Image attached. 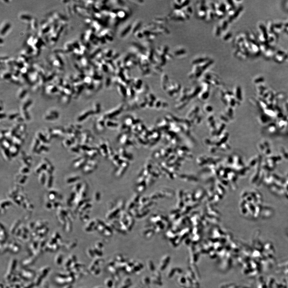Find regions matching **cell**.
<instances>
[{"mask_svg": "<svg viewBox=\"0 0 288 288\" xmlns=\"http://www.w3.org/2000/svg\"><path fill=\"white\" fill-rule=\"evenodd\" d=\"M59 114L58 112L55 109L48 110L44 115V119L47 121H54L58 119Z\"/></svg>", "mask_w": 288, "mask_h": 288, "instance_id": "6da1fadb", "label": "cell"}, {"mask_svg": "<svg viewBox=\"0 0 288 288\" xmlns=\"http://www.w3.org/2000/svg\"><path fill=\"white\" fill-rule=\"evenodd\" d=\"M66 134L65 130L64 128L60 127H57L52 129V135L53 138H58L62 137Z\"/></svg>", "mask_w": 288, "mask_h": 288, "instance_id": "7a4b0ae2", "label": "cell"}, {"mask_svg": "<svg viewBox=\"0 0 288 288\" xmlns=\"http://www.w3.org/2000/svg\"><path fill=\"white\" fill-rule=\"evenodd\" d=\"M47 144H48L43 143L41 142L39 146L38 147V148L37 149L35 152L37 153L38 154H41V153H43V152H48L49 150V148L46 145Z\"/></svg>", "mask_w": 288, "mask_h": 288, "instance_id": "3957f363", "label": "cell"}, {"mask_svg": "<svg viewBox=\"0 0 288 288\" xmlns=\"http://www.w3.org/2000/svg\"><path fill=\"white\" fill-rule=\"evenodd\" d=\"M75 139L68 137L64 139L62 142V145L65 148H70L73 143H75Z\"/></svg>", "mask_w": 288, "mask_h": 288, "instance_id": "277c9868", "label": "cell"}, {"mask_svg": "<svg viewBox=\"0 0 288 288\" xmlns=\"http://www.w3.org/2000/svg\"><path fill=\"white\" fill-rule=\"evenodd\" d=\"M9 150L11 156H13V157H14V156H16L19 153L20 146L14 144H12V145L9 148Z\"/></svg>", "mask_w": 288, "mask_h": 288, "instance_id": "5b68a950", "label": "cell"}, {"mask_svg": "<svg viewBox=\"0 0 288 288\" xmlns=\"http://www.w3.org/2000/svg\"><path fill=\"white\" fill-rule=\"evenodd\" d=\"M41 142L38 138H34L32 141V143L31 144V150L32 152H36L37 149L39 146Z\"/></svg>", "mask_w": 288, "mask_h": 288, "instance_id": "8992f818", "label": "cell"}, {"mask_svg": "<svg viewBox=\"0 0 288 288\" xmlns=\"http://www.w3.org/2000/svg\"><path fill=\"white\" fill-rule=\"evenodd\" d=\"M32 104V101L31 99H27L24 100L23 103L21 104V111H27V108L29 107V106Z\"/></svg>", "mask_w": 288, "mask_h": 288, "instance_id": "52a82bcc", "label": "cell"}, {"mask_svg": "<svg viewBox=\"0 0 288 288\" xmlns=\"http://www.w3.org/2000/svg\"><path fill=\"white\" fill-rule=\"evenodd\" d=\"M16 261L15 259H13L12 260L10 263H9V266H8V269L7 270V273L6 274H8V275H12V273H13L15 269V268L16 265Z\"/></svg>", "mask_w": 288, "mask_h": 288, "instance_id": "ba28073f", "label": "cell"}, {"mask_svg": "<svg viewBox=\"0 0 288 288\" xmlns=\"http://www.w3.org/2000/svg\"><path fill=\"white\" fill-rule=\"evenodd\" d=\"M50 269V267L48 266L42 267L39 271L38 274L41 275L42 277L44 278L48 274Z\"/></svg>", "mask_w": 288, "mask_h": 288, "instance_id": "9c48e42d", "label": "cell"}, {"mask_svg": "<svg viewBox=\"0 0 288 288\" xmlns=\"http://www.w3.org/2000/svg\"><path fill=\"white\" fill-rule=\"evenodd\" d=\"M1 151L4 159L6 160H10V158L11 157V156L10 155L9 149H6L2 146H1Z\"/></svg>", "mask_w": 288, "mask_h": 288, "instance_id": "30bf717a", "label": "cell"}, {"mask_svg": "<svg viewBox=\"0 0 288 288\" xmlns=\"http://www.w3.org/2000/svg\"><path fill=\"white\" fill-rule=\"evenodd\" d=\"M12 140L8 139L7 138H5L4 140L1 141V146H2L4 148L9 149L12 145Z\"/></svg>", "mask_w": 288, "mask_h": 288, "instance_id": "8fae6325", "label": "cell"}, {"mask_svg": "<svg viewBox=\"0 0 288 288\" xmlns=\"http://www.w3.org/2000/svg\"><path fill=\"white\" fill-rule=\"evenodd\" d=\"M45 137L48 141H50L51 139L53 138L52 135V129L50 128H47L44 131V133H43Z\"/></svg>", "mask_w": 288, "mask_h": 288, "instance_id": "7c38bea8", "label": "cell"}, {"mask_svg": "<svg viewBox=\"0 0 288 288\" xmlns=\"http://www.w3.org/2000/svg\"><path fill=\"white\" fill-rule=\"evenodd\" d=\"M22 276L26 279H29L33 278L34 276V273L30 271L24 270L22 272Z\"/></svg>", "mask_w": 288, "mask_h": 288, "instance_id": "4fadbf2b", "label": "cell"}, {"mask_svg": "<svg viewBox=\"0 0 288 288\" xmlns=\"http://www.w3.org/2000/svg\"><path fill=\"white\" fill-rule=\"evenodd\" d=\"M36 137L38 138V139H39L40 142H41V143H46V144H48L49 143V141H47L45 136L44 135V134L42 132H38V133H37V137Z\"/></svg>", "mask_w": 288, "mask_h": 288, "instance_id": "5bb4252c", "label": "cell"}, {"mask_svg": "<svg viewBox=\"0 0 288 288\" xmlns=\"http://www.w3.org/2000/svg\"><path fill=\"white\" fill-rule=\"evenodd\" d=\"M63 261V255L61 253H58L55 256L54 258V262L56 265H60L62 263Z\"/></svg>", "mask_w": 288, "mask_h": 288, "instance_id": "9a60e30c", "label": "cell"}, {"mask_svg": "<svg viewBox=\"0 0 288 288\" xmlns=\"http://www.w3.org/2000/svg\"><path fill=\"white\" fill-rule=\"evenodd\" d=\"M71 96H68L64 94L60 96L61 102L64 104H69L71 100Z\"/></svg>", "mask_w": 288, "mask_h": 288, "instance_id": "2e32d148", "label": "cell"}, {"mask_svg": "<svg viewBox=\"0 0 288 288\" xmlns=\"http://www.w3.org/2000/svg\"><path fill=\"white\" fill-rule=\"evenodd\" d=\"M34 257H31L29 258H27L25 260H24L22 262V264L25 266H27L29 265H31L35 262V259Z\"/></svg>", "mask_w": 288, "mask_h": 288, "instance_id": "e0dca14e", "label": "cell"}, {"mask_svg": "<svg viewBox=\"0 0 288 288\" xmlns=\"http://www.w3.org/2000/svg\"><path fill=\"white\" fill-rule=\"evenodd\" d=\"M26 129H27V126L25 124H21L20 125V126H19V127L18 128L17 132L16 133L19 134L20 135H23V134L26 133Z\"/></svg>", "mask_w": 288, "mask_h": 288, "instance_id": "ac0fdd59", "label": "cell"}, {"mask_svg": "<svg viewBox=\"0 0 288 288\" xmlns=\"http://www.w3.org/2000/svg\"><path fill=\"white\" fill-rule=\"evenodd\" d=\"M18 91V93L17 96L18 98L20 100H21L23 98L26 96L27 93V91L26 89H20Z\"/></svg>", "mask_w": 288, "mask_h": 288, "instance_id": "d6986e66", "label": "cell"}, {"mask_svg": "<svg viewBox=\"0 0 288 288\" xmlns=\"http://www.w3.org/2000/svg\"><path fill=\"white\" fill-rule=\"evenodd\" d=\"M55 281L57 284L60 285H64L67 284L66 282V279L61 278L60 277L57 276L55 278Z\"/></svg>", "mask_w": 288, "mask_h": 288, "instance_id": "ffe728a7", "label": "cell"}, {"mask_svg": "<svg viewBox=\"0 0 288 288\" xmlns=\"http://www.w3.org/2000/svg\"><path fill=\"white\" fill-rule=\"evenodd\" d=\"M90 112L87 111L85 112L84 113L81 114L79 117L78 118V121H83L85 119V118H87L89 114L90 113Z\"/></svg>", "mask_w": 288, "mask_h": 288, "instance_id": "44dd1931", "label": "cell"}, {"mask_svg": "<svg viewBox=\"0 0 288 288\" xmlns=\"http://www.w3.org/2000/svg\"><path fill=\"white\" fill-rule=\"evenodd\" d=\"M19 114L16 112H12L11 113L9 114L8 115V118L10 120L15 119L16 118L19 116Z\"/></svg>", "mask_w": 288, "mask_h": 288, "instance_id": "7402d4cb", "label": "cell"}, {"mask_svg": "<svg viewBox=\"0 0 288 288\" xmlns=\"http://www.w3.org/2000/svg\"><path fill=\"white\" fill-rule=\"evenodd\" d=\"M74 280H75V278H74V276H68V277L66 278V282H67L68 285L73 283Z\"/></svg>", "mask_w": 288, "mask_h": 288, "instance_id": "603a6c76", "label": "cell"}, {"mask_svg": "<svg viewBox=\"0 0 288 288\" xmlns=\"http://www.w3.org/2000/svg\"><path fill=\"white\" fill-rule=\"evenodd\" d=\"M69 257L71 258L72 261H73V263L76 262V261H77V258H76V256L75 255H74V254H71V255Z\"/></svg>", "mask_w": 288, "mask_h": 288, "instance_id": "cb8c5ba5", "label": "cell"}, {"mask_svg": "<svg viewBox=\"0 0 288 288\" xmlns=\"http://www.w3.org/2000/svg\"><path fill=\"white\" fill-rule=\"evenodd\" d=\"M6 116H7V115H6V114H5L4 113V112H3V113L1 112V116H0V119H2V118L4 119V118L6 117Z\"/></svg>", "mask_w": 288, "mask_h": 288, "instance_id": "d4e9b609", "label": "cell"}, {"mask_svg": "<svg viewBox=\"0 0 288 288\" xmlns=\"http://www.w3.org/2000/svg\"><path fill=\"white\" fill-rule=\"evenodd\" d=\"M73 288V286L71 285L68 284L67 285H66L63 288Z\"/></svg>", "mask_w": 288, "mask_h": 288, "instance_id": "484cf974", "label": "cell"}]
</instances>
